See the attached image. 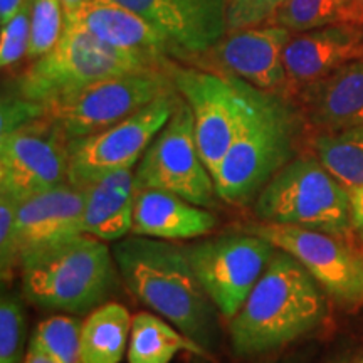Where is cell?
Listing matches in <instances>:
<instances>
[{"label":"cell","instance_id":"10","mask_svg":"<svg viewBox=\"0 0 363 363\" xmlns=\"http://www.w3.org/2000/svg\"><path fill=\"white\" fill-rule=\"evenodd\" d=\"M180 99L177 91L163 94L110 128L69 140L67 182L72 187L84 190L111 172L133 169L158 131L174 115Z\"/></svg>","mask_w":363,"mask_h":363},{"label":"cell","instance_id":"28","mask_svg":"<svg viewBox=\"0 0 363 363\" xmlns=\"http://www.w3.org/2000/svg\"><path fill=\"white\" fill-rule=\"evenodd\" d=\"M22 298L21 293L17 291L2 293V299H0V363H24L27 315Z\"/></svg>","mask_w":363,"mask_h":363},{"label":"cell","instance_id":"37","mask_svg":"<svg viewBox=\"0 0 363 363\" xmlns=\"http://www.w3.org/2000/svg\"><path fill=\"white\" fill-rule=\"evenodd\" d=\"M279 363H291V362H279Z\"/></svg>","mask_w":363,"mask_h":363},{"label":"cell","instance_id":"17","mask_svg":"<svg viewBox=\"0 0 363 363\" xmlns=\"http://www.w3.org/2000/svg\"><path fill=\"white\" fill-rule=\"evenodd\" d=\"M293 99L311 136L363 126V59L299 89Z\"/></svg>","mask_w":363,"mask_h":363},{"label":"cell","instance_id":"34","mask_svg":"<svg viewBox=\"0 0 363 363\" xmlns=\"http://www.w3.org/2000/svg\"><path fill=\"white\" fill-rule=\"evenodd\" d=\"M26 2L27 0H0V24H7Z\"/></svg>","mask_w":363,"mask_h":363},{"label":"cell","instance_id":"25","mask_svg":"<svg viewBox=\"0 0 363 363\" xmlns=\"http://www.w3.org/2000/svg\"><path fill=\"white\" fill-rule=\"evenodd\" d=\"M313 155L347 190L363 185V126L313 135Z\"/></svg>","mask_w":363,"mask_h":363},{"label":"cell","instance_id":"26","mask_svg":"<svg viewBox=\"0 0 363 363\" xmlns=\"http://www.w3.org/2000/svg\"><path fill=\"white\" fill-rule=\"evenodd\" d=\"M81 326L74 315H52L35 326L30 343L44 350L57 363H83L81 357Z\"/></svg>","mask_w":363,"mask_h":363},{"label":"cell","instance_id":"20","mask_svg":"<svg viewBox=\"0 0 363 363\" xmlns=\"http://www.w3.org/2000/svg\"><path fill=\"white\" fill-rule=\"evenodd\" d=\"M219 225L212 208L160 189L136 190L131 234L162 240H195Z\"/></svg>","mask_w":363,"mask_h":363},{"label":"cell","instance_id":"23","mask_svg":"<svg viewBox=\"0 0 363 363\" xmlns=\"http://www.w3.org/2000/svg\"><path fill=\"white\" fill-rule=\"evenodd\" d=\"M131 321L128 308L118 301L88 313L81 326L83 363H121L130 343Z\"/></svg>","mask_w":363,"mask_h":363},{"label":"cell","instance_id":"7","mask_svg":"<svg viewBox=\"0 0 363 363\" xmlns=\"http://www.w3.org/2000/svg\"><path fill=\"white\" fill-rule=\"evenodd\" d=\"M170 69H143L113 76L40 104L43 118L56 123L67 140L103 131L140 111L163 94L174 93Z\"/></svg>","mask_w":363,"mask_h":363},{"label":"cell","instance_id":"33","mask_svg":"<svg viewBox=\"0 0 363 363\" xmlns=\"http://www.w3.org/2000/svg\"><path fill=\"white\" fill-rule=\"evenodd\" d=\"M62 9H65L66 24L67 22H76L83 13L84 7L88 6L89 0H61Z\"/></svg>","mask_w":363,"mask_h":363},{"label":"cell","instance_id":"12","mask_svg":"<svg viewBox=\"0 0 363 363\" xmlns=\"http://www.w3.org/2000/svg\"><path fill=\"white\" fill-rule=\"evenodd\" d=\"M66 135L48 118L0 135V194L21 203L67 182Z\"/></svg>","mask_w":363,"mask_h":363},{"label":"cell","instance_id":"32","mask_svg":"<svg viewBox=\"0 0 363 363\" xmlns=\"http://www.w3.org/2000/svg\"><path fill=\"white\" fill-rule=\"evenodd\" d=\"M350 195V211H352V224L358 240L363 242V185L362 187L348 190Z\"/></svg>","mask_w":363,"mask_h":363},{"label":"cell","instance_id":"1","mask_svg":"<svg viewBox=\"0 0 363 363\" xmlns=\"http://www.w3.org/2000/svg\"><path fill=\"white\" fill-rule=\"evenodd\" d=\"M118 271L128 291L148 310L211 352L217 345V308L174 240L130 234L113 242Z\"/></svg>","mask_w":363,"mask_h":363},{"label":"cell","instance_id":"35","mask_svg":"<svg viewBox=\"0 0 363 363\" xmlns=\"http://www.w3.org/2000/svg\"><path fill=\"white\" fill-rule=\"evenodd\" d=\"M24 363H57L52 357H49L44 350H40L39 347H35L34 343L29 342V348L26 352Z\"/></svg>","mask_w":363,"mask_h":363},{"label":"cell","instance_id":"11","mask_svg":"<svg viewBox=\"0 0 363 363\" xmlns=\"http://www.w3.org/2000/svg\"><path fill=\"white\" fill-rule=\"evenodd\" d=\"M244 229L291 254L340 308H363V247L338 235L294 225L257 222Z\"/></svg>","mask_w":363,"mask_h":363},{"label":"cell","instance_id":"21","mask_svg":"<svg viewBox=\"0 0 363 363\" xmlns=\"http://www.w3.org/2000/svg\"><path fill=\"white\" fill-rule=\"evenodd\" d=\"M83 192L84 234L104 242H116L131 234L136 199L133 169L111 172Z\"/></svg>","mask_w":363,"mask_h":363},{"label":"cell","instance_id":"2","mask_svg":"<svg viewBox=\"0 0 363 363\" xmlns=\"http://www.w3.org/2000/svg\"><path fill=\"white\" fill-rule=\"evenodd\" d=\"M233 78L240 94L239 126L216 177V189L227 206L247 207L267 182L298 157L306 126L288 94L261 91Z\"/></svg>","mask_w":363,"mask_h":363},{"label":"cell","instance_id":"13","mask_svg":"<svg viewBox=\"0 0 363 363\" xmlns=\"http://www.w3.org/2000/svg\"><path fill=\"white\" fill-rule=\"evenodd\" d=\"M170 74L177 93L192 111L199 152L216 182L238 133L240 115L238 84L227 72L206 71L201 67L172 65Z\"/></svg>","mask_w":363,"mask_h":363},{"label":"cell","instance_id":"16","mask_svg":"<svg viewBox=\"0 0 363 363\" xmlns=\"http://www.w3.org/2000/svg\"><path fill=\"white\" fill-rule=\"evenodd\" d=\"M357 59H363L362 26H326L293 34L283 52L286 94L293 98L299 89Z\"/></svg>","mask_w":363,"mask_h":363},{"label":"cell","instance_id":"15","mask_svg":"<svg viewBox=\"0 0 363 363\" xmlns=\"http://www.w3.org/2000/svg\"><path fill=\"white\" fill-rule=\"evenodd\" d=\"M291 35V30L274 24L229 30L211 54L227 74L261 91L286 94L283 52Z\"/></svg>","mask_w":363,"mask_h":363},{"label":"cell","instance_id":"22","mask_svg":"<svg viewBox=\"0 0 363 363\" xmlns=\"http://www.w3.org/2000/svg\"><path fill=\"white\" fill-rule=\"evenodd\" d=\"M179 352H189L211 358V352L158 316L157 313L140 311L131 321L128 363H170Z\"/></svg>","mask_w":363,"mask_h":363},{"label":"cell","instance_id":"8","mask_svg":"<svg viewBox=\"0 0 363 363\" xmlns=\"http://www.w3.org/2000/svg\"><path fill=\"white\" fill-rule=\"evenodd\" d=\"M185 249L202 288L225 320L240 311L276 252L269 240L247 229L194 240Z\"/></svg>","mask_w":363,"mask_h":363},{"label":"cell","instance_id":"4","mask_svg":"<svg viewBox=\"0 0 363 363\" xmlns=\"http://www.w3.org/2000/svg\"><path fill=\"white\" fill-rule=\"evenodd\" d=\"M19 271L30 305L76 316L108 303L121 278L113 249L89 234L24 254Z\"/></svg>","mask_w":363,"mask_h":363},{"label":"cell","instance_id":"27","mask_svg":"<svg viewBox=\"0 0 363 363\" xmlns=\"http://www.w3.org/2000/svg\"><path fill=\"white\" fill-rule=\"evenodd\" d=\"M66 16L61 0H30V43L27 59L48 54L62 38Z\"/></svg>","mask_w":363,"mask_h":363},{"label":"cell","instance_id":"36","mask_svg":"<svg viewBox=\"0 0 363 363\" xmlns=\"http://www.w3.org/2000/svg\"><path fill=\"white\" fill-rule=\"evenodd\" d=\"M330 363H363V350L355 352V353H348V355H343V357H338Z\"/></svg>","mask_w":363,"mask_h":363},{"label":"cell","instance_id":"31","mask_svg":"<svg viewBox=\"0 0 363 363\" xmlns=\"http://www.w3.org/2000/svg\"><path fill=\"white\" fill-rule=\"evenodd\" d=\"M284 0H227L229 30L269 24Z\"/></svg>","mask_w":363,"mask_h":363},{"label":"cell","instance_id":"14","mask_svg":"<svg viewBox=\"0 0 363 363\" xmlns=\"http://www.w3.org/2000/svg\"><path fill=\"white\" fill-rule=\"evenodd\" d=\"M143 17L169 44L172 57L208 54L229 33L227 0H116Z\"/></svg>","mask_w":363,"mask_h":363},{"label":"cell","instance_id":"6","mask_svg":"<svg viewBox=\"0 0 363 363\" xmlns=\"http://www.w3.org/2000/svg\"><path fill=\"white\" fill-rule=\"evenodd\" d=\"M153 67L101 43L79 21L67 22L51 51L30 61L17 76L12 96L48 104L101 79Z\"/></svg>","mask_w":363,"mask_h":363},{"label":"cell","instance_id":"5","mask_svg":"<svg viewBox=\"0 0 363 363\" xmlns=\"http://www.w3.org/2000/svg\"><path fill=\"white\" fill-rule=\"evenodd\" d=\"M252 214L264 224L321 230L355 242L348 190L313 155L294 157L264 185Z\"/></svg>","mask_w":363,"mask_h":363},{"label":"cell","instance_id":"18","mask_svg":"<svg viewBox=\"0 0 363 363\" xmlns=\"http://www.w3.org/2000/svg\"><path fill=\"white\" fill-rule=\"evenodd\" d=\"M84 192L69 182L17 203V242L22 256L84 234Z\"/></svg>","mask_w":363,"mask_h":363},{"label":"cell","instance_id":"30","mask_svg":"<svg viewBox=\"0 0 363 363\" xmlns=\"http://www.w3.org/2000/svg\"><path fill=\"white\" fill-rule=\"evenodd\" d=\"M17 202L0 194V272L2 281H11L16 269H21V251L17 242Z\"/></svg>","mask_w":363,"mask_h":363},{"label":"cell","instance_id":"3","mask_svg":"<svg viewBox=\"0 0 363 363\" xmlns=\"http://www.w3.org/2000/svg\"><path fill=\"white\" fill-rule=\"evenodd\" d=\"M326 316V293L291 254L276 249L266 271L233 320L234 355L249 358L279 350L315 331Z\"/></svg>","mask_w":363,"mask_h":363},{"label":"cell","instance_id":"24","mask_svg":"<svg viewBox=\"0 0 363 363\" xmlns=\"http://www.w3.org/2000/svg\"><path fill=\"white\" fill-rule=\"evenodd\" d=\"M269 24L293 34L326 26L363 27V0H284Z\"/></svg>","mask_w":363,"mask_h":363},{"label":"cell","instance_id":"29","mask_svg":"<svg viewBox=\"0 0 363 363\" xmlns=\"http://www.w3.org/2000/svg\"><path fill=\"white\" fill-rule=\"evenodd\" d=\"M30 43V0L0 29V66L11 69L27 57Z\"/></svg>","mask_w":363,"mask_h":363},{"label":"cell","instance_id":"9","mask_svg":"<svg viewBox=\"0 0 363 363\" xmlns=\"http://www.w3.org/2000/svg\"><path fill=\"white\" fill-rule=\"evenodd\" d=\"M135 185L136 190L174 192L207 208H214L220 201L214 177L199 152L194 116L184 98L140 158L135 169Z\"/></svg>","mask_w":363,"mask_h":363},{"label":"cell","instance_id":"19","mask_svg":"<svg viewBox=\"0 0 363 363\" xmlns=\"http://www.w3.org/2000/svg\"><path fill=\"white\" fill-rule=\"evenodd\" d=\"M78 21L94 38L116 51L170 69L169 44L143 17L123 4L116 0H89Z\"/></svg>","mask_w":363,"mask_h":363}]
</instances>
